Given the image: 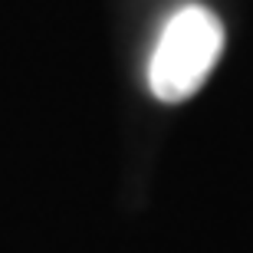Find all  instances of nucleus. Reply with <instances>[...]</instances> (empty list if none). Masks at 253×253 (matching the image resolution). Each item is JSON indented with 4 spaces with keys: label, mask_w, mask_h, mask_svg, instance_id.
Masks as SVG:
<instances>
[{
    "label": "nucleus",
    "mask_w": 253,
    "mask_h": 253,
    "mask_svg": "<svg viewBox=\"0 0 253 253\" xmlns=\"http://www.w3.org/2000/svg\"><path fill=\"white\" fill-rule=\"evenodd\" d=\"M224 49V27L214 10L188 3L174 10L161 27L148 59V85L161 102H181L194 95L211 76Z\"/></svg>",
    "instance_id": "nucleus-1"
}]
</instances>
